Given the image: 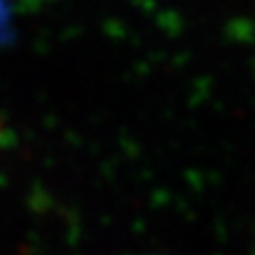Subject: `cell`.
Wrapping results in <instances>:
<instances>
[{"mask_svg": "<svg viewBox=\"0 0 255 255\" xmlns=\"http://www.w3.org/2000/svg\"><path fill=\"white\" fill-rule=\"evenodd\" d=\"M9 34V11H6L4 2L0 0V43H2V38Z\"/></svg>", "mask_w": 255, "mask_h": 255, "instance_id": "cell-1", "label": "cell"}]
</instances>
